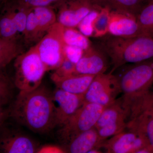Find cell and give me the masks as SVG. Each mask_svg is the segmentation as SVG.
<instances>
[{
    "label": "cell",
    "instance_id": "f1b7e54d",
    "mask_svg": "<svg viewBox=\"0 0 153 153\" xmlns=\"http://www.w3.org/2000/svg\"><path fill=\"white\" fill-rule=\"evenodd\" d=\"M66 0H16V6L29 9L37 7H52V5L59 7Z\"/></svg>",
    "mask_w": 153,
    "mask_h": 153
},
{
    "label": "cell",
    "instance_id": "cb8c5ba5",
    "mask_svg": "<svg viewBox=\"0 0 153 153\" xmlns=\"http://www.w3.org/2000/svg\"><path fill=\"white\" fill-rule=\"evenodd\" d=\"M137 18L142 35L153 36V0L145 5Z\"/></svg>",
    "mask_w": 153,
    "mask_h": 153
},
{
    "label": "cell",
    "instance_id": "8fae6325",
    "mask_svg": "<svg viewBox=\"0 0 153 153\" xmlns=\"http://www.w3.org/2000/svg\"><path fill=\"white\" fill-rule=\"evenodd\" d=\"M58 7L57 22L64 27L74 28L94 8L88 0H66Z\"/></svg>",
    "mask_w": 153,
    "mask_h": 153
},
{
    "label": "cell",
    "instance_id": "d4e9b609",
    "mask_svg": "<svg viewBox=\"0 0 153 153\" xmlns=\"http://www.w3.org/2000/svg\"><path fill=\"white\" fill-rule=\"evenodd\" d=\"M1 38H13L18 37V34L14 21L13 13L12 9L7 11L0 20Z\"/></svg>",
    "mask_w": 153,
    "mask_h": 153
},
{
    "label": "cell",
    "instance_id": "83f0119b",
    "mask_svg": "<svg viewBox=\"0 0 153 153\" xmlns=\"http://www.w3.org/2000/svg\"><path fill=\"white\" fill-rule=\"evenodd\" d=\"M100 9L94 8L79 23L77 27L82 34L87 37L93 36V25Z\"/></svg>",
    "mask_w": 153,
    "mask_h": 153
},
{
    "label": "cell",
    "instance_id": "7402d4cb",
    "mask_svg": "<svg viewBox=\"0 0 153 153\" xmlns=\"http://www.w3.org/2000/svg\"><path fill=\"white\" fill-rule=\"evenodd\" d=\"M111 11V9L106 6L100 9L94 23L93 37L101 38L108 34Z\"/></svg>",
    "mask_w": 153,
    "mask_h": 153
},
{
    "label": "cell",
    "instance_id": "44dd1931",
    "mask_svg": "<svg viewBox=\"0 0 153 153\" xmlns=\"http://www.w3.org/2000/svg\"><path fill=\"white\" fill-rule=\"evenodd\" d=\"M3 68L0 73V107L10 104L13 98L14 88L16 87L8 75Z\"/></svg>",
    "mask_w": 153,
    "mask_h": 153
},
{
    "label": "cell",
    "instance_id": "4dcf8cb0",
    "mask_svg": "<svg viewBox=\"0 0 153 153\" xmlns=\"http://www.w3.org/2000/svg\"><path fill=\"white\" fill-rule=\"evenodd\" d=\"M84 50L79 47L66 45L65 49L66 58L76 64L83 55Z\"/></svg>",
    "mask_w": 153,
    "mask_h": 153
},
{
    "label": "cell",
    "instance_id": "836d02e7",
    "mask_svg": "<svg viewBox=\"0 0 153 153\" xmlns=\"http://www.w3.org/2000/svg\"><path fill=\"white\" fill-rule=\"evenodd\" d=\"M144 1H146L147 3H148L149 2H150L152 0H144Z\"/></svg>",
    "mask_w": 153,
    "mask_h": 153
},
{
    "label": "cell",
    "instance_id": "ba28073f",
    "mask_svg": "<svg viewBox=\"0 0 153 153\" xmlns=\"http://www.w3.org/2000/svg\"><path fill=\"white\" fill-rule=\"evenodd\" d=\"M146 147L150 149L145 136L135 130L127 128L124 131L106 140L102 148L106 153H137Z\"/></svg>",
    "mask_w": 153,
    "mask_h": 153
},
{
    "label": "cell",
    "instance_id": "e0dca14e",
    "mask_svg": "<svg viewBox=\"0 0 153 153\" xmlns=\"http://www.w3.org/2000/svg\"><path fill=\"white\" fill-rule=\"evenodd\" d=\"M127 128L142 133L147 140L149 147L153 153V108L143 111L130 121Z\"/></svg>",
    "mask_w": 153,
    "mask_h": 153
},
{
    "label": "cell",
    "instance_id": "f546056e",
    "mask_svg": "<svg viewBox=\"0 0 153 153\" xmlns=\"http://www.w3.org/2000/svg\"><path fill=\"white\" fill-rule=\"evenodd\" d=\"M75 65L70 60L65 57L63 63L52 75L58 77H64L71 74H75Z\"/></svg>",
    "mask_w": 153,
    "mask_h": 153
},
{
    "label": "cell",
    "instance_id": "603a6c76",
    "mask_svg": "<svg viewBox=\"0 0 153 153\" xmlns=\"http://www.w3.org/2000/svg\"><path fill=\"white\" fill-rule=\"evenodd\" d=\"M64 38L66 45L79 47L84 50L91 46L88 37L74 27H64Z\"/></svg>",
    "mask_w": 153,
    "mask_h": 153
},
{
    "label": "cell",
    "instance_id": "7c38bea8",
    "mask_svg": "<svg viewBox=\"0 0 153 153\" xmlns=\"http://www.w3.org/2000/svg\"><path fill=\"white\" fill-rule=\"evenodd\" d=\"M108 57L100 48L91 46L84 50L75 65V74L96 75L105 73L108 67Z\"/></svg>",
    "mask_w": 153,
    "mask_h": 153
},
{
    "label": "cell",
    "instance_id": "52a82bcc",
    "mask_svg": "<svg viewBox=\"0 0 153 153\" xmlns=\"http://www.w3.org/2000/svg\"><path fill=\"white\" fill-rule=\"evenodd\" d=\"M120 93V88L114 74L111 72L102 73L94 78L84 96V101L106 107L114 102Z\"/></svg>",
    "mask_w": 153,
    "mask_h": 153
},
{
    "label": "cell",
    "instance_id": "6da1fadb",
    "mask_svg": "<svg viewBox=\"0 0 153 153\" xmlns=\"http://www.w3.org/2000/svg\"><path fill=\"white\" fill-rule=\"evenodd\" d=\"M7 110L9 117L35 133H48L57 126L52 93L42 84L31 91H20Z\"/></svg>",
    "mask_w": 153,
    "mask_h": 153
},
{
    "label": "cell",
    "instance_id": "e575fe53",
    "mask_svg": "<svg viewBox=\"0 0 153 153\" xmlns=\"http://www.w3.org/2000/svg\"><path fill=\"white\" fill-rule=\"evenodd\" d=\"M7 1V0H1V1L2 2H6Z\"/></svg>",
    "mask_w": 153,
    "mask_h": 153
},
{
    "label": "cell",
    "instance_id": "5bb4252c",
    "mask_svg": "<svg viewBox=\"0 0 153 153\" xmlns=\"http://www.w3.org/2000/svg\"><path fill=\"white\" fill-rule=\"evenodd\" d=\"M94 75L73 74L64 77L51 75L56 88L76 95L84 96L95 77Z\"/></svg>",
    "mask_w": 153,
    "mask_h": 153
},
{
    "label": "cell",
    "instance_id": "d6a6232c",
    "mask_svg": "<svg viewBox=\"0 0 153 153\" xmlns=\"http://www.w3.org/2000/svg\"><path fill=\"white\" fill-rule=\"evenodd\" d=\"M153 108V90L150 92L147 97H146L143 106V111Z\"/></svg>",
    "mask_w": 153,
    "mask_h": 153
},
{
    "label": "cell",
    "instance_id": "277c9868",
    "mask_svg": "<svg viewBox=\"0 0 153 153\" xmlns=\"http://www.w3.org/2000/svg\"><path fill=\"white\" fill-rule=\"evenodd\" d=\"M14 67L13 81L20 91H31L39 87L47 71L36 45L15 59Z\"/></svg>",
    "mask_w": 153,
    "mask_h": 153
},
{
    "label": "cell",
    "instance_id": "3957f363",
    "mask_svg": "<svg viewBox=\"0 0 153 153\" xmlns=\"http://www.w3.org/2000/svg\"><path fill=\"white\" fill-rule=\"evenodd\" d=\"M100 38L99 48L110 60L111 73L124 65L153 58V36L121 37L108 34Z\"/></svg>",
    "mask_w": 153,
    "mask_h": 153
},
{
    "label": "cell",
    "instance_id": "1f68e13d",
    "mask_svg": "<svg viewBox=\"0 0 153 153\" xmlns=\"http://www.w3.org/2000/svg\"><path fill=\"white\" fill-rule=\"evenodd\" d=\"M67 153L63 146L55 145H45L38 148L36 153Z\"/></svg>",
    "mask_w": 153,
    "mask_h": 153
},
{
    "label": "cell",
    "instance_id": "9a60e30c",
    "mask_svg": "<svg viewBox=\"0 0 153 153\" xmlns=\"http://www.w3.org/2000/svg\"><path fill=\"white\" fill-rule=\"evenodd\" d=\"M104 143L94 127L79 134L63 147L67 153H88L94 149H102Z\"/></svg>",
    "mask_w": 153,
    "mask_h": 153
},
{
    "label": "cell",
    "instance_id": "d6986e66",
    "mask_svg": "<svg viewBox=\"0 0 153 153\" xmlns=\"http://www.w3.org/2000/svg\"><path fill=\"white\" fill-rule=\"evenodd\" d=\"M105 6L111 10L121 12L137 17L148 3L144 0H104Z\"/></svg>",
    "mask_w": 153,
    "mask_h": 153
},
{
    "label": "cell",
    "instance_id": "30bf717a",
    "mask_svg": "<svg viewBox=\"0 0 153 153\" xmlns=\"http://www.w3.org/2000/svg\"><path fill=\"white\" fill-rule=\"evenodd\" d=\"M56 109L57 126H63L69 118L81 107L84 96L76 95L56 88L52 93Z\"/></svg>",
    "mask_w": 153,
    "mask_h": 153
},
{
    "label": "cell",
    "instance_id": "4fadbf2b",
    "mask_svg": "<svg viewBox=\"0 0 153 153\" xmlns=\"http://www.w3.org/2000/svg\"><path fill=\"white\" fill-rule=\"evenodd\" d=\"M108 34L121 37L143 35L137 17L114 10L111 13Z\"/></svg>",
    "mask_w": 153,
    "mask_h": 153
},
{
    "label": "cell",
    "instance_id": "5b68a950",
    "mask_svg": "<svg viewBox=\"0 0 153 153\" xmlns=\"http://www.w3.org/2000/svg\"><path fill=\"white\" fill-rule=\"evenodd\" d=\"M105 108L96 103L84 102L57 131V139L63 146L79 134L95 127Z\"/></svg>",
    "mask_w": 153,
    "mask_h": 153
},
{
    "label": "cell",
    "instance_id": "7a4b0ae2",
    "mask_svg": "<svg viewBox=\"0 0 153 153\" xmlns=\"http://www.w3.org/2000/svg\"><path fill=\"white\" fill-rule=\"evenodd\" d=\"M114 73L120 88L129 121L142 112L143 104L153 84V58L124 65Z\"/></svg>",
    "mask_w": 153,
    "mask_h": 153
},
{
    "label": "cell",
    "instance_id": "4316f807",
    "mask_svg": "<svg viewBox=\"0 0 153 153\" xmlns=\"http://www.w3.org/2000/svg\"><path fill=\"white\" fill-rule=\"evenodd\" d=\"M13 13L14 21L19 35L24 36L27 20L29 13L32 9L25 8L15 6L12 9Z\"/></svg>",
    "mask_w": 153,
    "mask_h": 153
},
{
    "label": "cell",
    "instance_id": "ac0fdd59",
    "mask_svg": "<svg viewBox=\"0 0 153 153\" xmlns=\"http://www.w3.org/2000/svg\"><path fill=\"white\" fill-rule=\"evenodd\" d=\"M19 38H0V67L5 68L14 59L22 53Z\"/></svg>",
    "mask_w": 153,
    "mask_h": 153
},
{
    "label": "cell",
    "instance_id": "484cf974",
    "mask_svg": "<svg viewBox=\"0 0 153 153\" xmlns=\"http://www.w3.org/2000/svg\"><path fill=\"white\" fill-rule=\"evenodd\" d=\"M25 42L28 44L39 42L43 38L33 9L28 15L25 34Z\"/></svg>",
    "mask_w": 153,
    "mask_h": 153
},
{
    "label": "cell",
    "instance_id": "8992f818",
    "mask_svg": "<svg viewBox=\"0 0 153 153\" xmlns=\"http://www.w3.org/2000/svg\"><path fill=\"white\" fill-rule=\"evenodd\" d=\"M64 26L57 22L36 44L47 71H55L64 60L66 44L64 38Z\"/></svg>",
    "mask_w": 153,
    "mask_h": 153
},
{
    "label": "cell",
    "instance_id": "2e32d148",
    "mask_svg": "<svg viewBox=\"0 0 153 153\" xmlns=\"http://www.w3.org/2000/svg\"><path fill=\"white\" fill-rule=\"evenodd\" d=\"M129 122L127 111L123 105L121 98L106 107L100 117L95 127L97 129L105 126Z\"/></svg>",
    "mask_w": 153,
    "mask_h": 153
},
{
    "label": "cell",
    "instance_id": "ffe728a7",
    "mask_svg": "<svg viewBox=\"0 0 153 153\" xmlns=\"http://www.w3.org/2000/svg\"><path fill=\"white\" fill-rule=\"evenodd\" d=\"M40 32L44 35L55 24L57 23V16L51 7H37L33 9Z\"/></svg>",
    "mask_w": 153,
    "mask_h": 153
},
{
    "label": "cell",
    "instance_id": "9c48e42d",
    "mask_svg": "<svg viewBox=\"0 0 153 153\" xmlns=\"http://www.w3.org/2000/svg\"><path fill=\"white\" fill-rule=\"evenodd\" d=\"M0 127V152L37 153L39 145L33 139L22 132L9 129L5 124Z\"/></svg>",
    "mask_w": 153,
    "mask_h": 153
}]
</instances>
